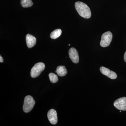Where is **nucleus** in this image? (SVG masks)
I'll use <instances>...</instances> for the list:
<instances>
[{"label":"nucleus","instance_id":"ddd939ff","mask_svg":"<svg viewBox=\"0 0 126 126\" xmlns=\"http://www.w3.org/2000/svg\"><path fill=\"white\" fill-rule=\"evenodd\" d=\"M49 77L50 82L52 83H55L58 81V75L53 73H50L49 74Z\"/></svg>","mask_w":126,"mask_h":126},{"label":"nucleus","instance_id":"6e6552de","mask_svg":"<svg viewBox=\"0 0 126 126\" xmlns=\"http://www.w3.org/2000/svg\"><path fill=\"white\" fill-rule=\"evenodd\" d=\"M69 57L73 63H79V58L78 51L75 48H72L69 51Z\"/></svg>","mask_w":126,"mask_h":126},{"label":"nucleus","instance_id":"0eeeda50","mask_svg":"<svg viewBox=\"0 0 126 126\" xmlns=\"http://www.w3.org/2000/svg\"><path fill=\"white\" fill-rule=\"evenodd\" d=\"M100 70L102 74L106 75L111 79H115L117 78V75L113 71H111L107 68L102 67L100 68Z\"/></svg>","mask_w":126,"mask_h":126},{"label":"nucleus","instance_id":"2eb2a0df","mask_svg":"<svg viewBox=\"0 0 126 126\" xmlns=\"http://www.w3.org/2000/svg\"><path fill=\"white\" fill-rule=\"evenodd\" d=\"M124 61L126 63V52H125V53H124Z\"/></svg>","mask_w":126,"mask_h":126},{"label":"nucleus","instance_id":"4468645a","mask_svg":"<svg viewBox=\"0 0 126 126\" xmlns=\"http://www.w3.org/2000/svg\"><path fill=\"white\" fill-rule=\"evenodd\" d=\"M4 61V60H3V59L2 58V56H0V63H2Z\"/></svg>","mask_w":126,"mask_h":126},{"label":"nucleus","instance_id":"423d86ee","mask_svg":"<svg viewBox=\"0 0 126 126\" xmlns=\"http://www.w3.org/2000/svg\"><path fill=\"white\" fill-rule=\"evenodd\" d=\"M47 117L49 121L52 124H56L58 122V116L57 112L54 109H50L47 113Z\"/></svg>","mask_w":126,"mask_h":126},{"label":"nucleus","instance_id":"9b49d317","mask_svg":"<svg viewBox=\"0 0 126 126\" xmlns=\"http://www.w3.org/2000/svg\"><path fill=\"white\" fill-rule=\"evenodd\" d=\"M62 31L60 29H57L52 32L50 35L51 38L55 39H57L61 35Z\"/></svg>","mask_w":126,"mask_h":126},{"label":"nucleus","instance_id":"20e7f679","mask_svg":"<svg viewBox=\"0 0 126 126\" xmlns=\"http://www.w3.org/2000/svg\"><path fill=\"white\" fill-rule=\"evenodd\" d=\"M112 39V34L110 31H107L103 34L101 40L100 42V45L102 47H108L111 42Z\"/></svg>","mask_w":126,"mask_h":126},{"label":"nucleus","instance_id":"f257e3e1","mask_svg":"<svg viewBox=\"0 0 126 126\" xmlns=\"http://www.w3.org/2000/svg\"><path fill=\"white\" fill-rule=\"evenodd\" d=\"M75 9L79 15L86 19L90 18L91 12L90 9L86 4L83 2L78 1L75 2Z\"/></svg>","mask_w":126,"mask_h":126},{"label":"nucleus","instance_id":"f03ea898","mask_svg":"<svg viewBox=\"0 0 126 126\" xmlns=\"http://www.w3.org/2000/svg\"><path fill=\"white\" fill-rule=\"evenodd\" d=\"M35 103V101L33 97L31 96H26L25 98L24 101L23 111L25 113L30 112L33 108Z\"/></svg>","mask_w":126,"mask_h":126},{"label":"nucleus","instance_id":"7ed1b4c3","mask_svg":"<svg viewBox=\"0 0 126 126\" xmlns=\"http://www.w3.org/2000/svg\"><path fill=\"white\" fill-rule=\"evenodd\" d=\"M45 65L42 62L36 63L31 71V76L32 78H35L38 77L41 72L44 70Z\"/></svg>","mask_w":126,"mask_h":126},{"label":"nucleus","instance_id":"9d476101","mask_svg":"<svg viewBox=\"0 0 126 126\" xmlns=\"http://www.w3.org/2000/svg\"><path fill=\"white\" fill-rule=\"evenodd\" d=\"M55 72L57 73L59 76L63 77L67 74V71L65 66H59L57 67Z\"/></svg>","mask_w":126,"mask_h":126},{"label":"nucleus","instance_id":"39448f33","mask_svg":"<svg viewBox=\"0 0 126 126\" xmlns=\"http://www.w3.org/2000/svg\"><path fill=\"white\" fill-rule=\"evenodd\" d=\"M114 106L121 111H126V97L120 98L115 101Z\"/></svg>","mask_w":126,"mask_h":126},{"label":"nucleus","instance_id":"f8f14e48","mask_svg":"<svg viewBox=\"0 0 126 126\" xmlns=\"http://www.w3.org/2000/svg\"><path fill=\"white\" fill-rule=\"evenodd\" d=\"M21 4L23 7L25 8L31 7L33 5L32 0H21Z\"/></svg>","mask_w":126,"mask_h":126},{"label":"nucleus","instance_id":"1a4fd4ad","mask_svg":"<svg viewBox=\"0 0 126 126\" xmlns=\"http://www.w3.org/2000/svg\"><path fill=\"white\" fill-rule=\"evenodd\" d=\"M26 44L27 47L29 48H32L36 44V38L30 34H28L26 37Z\"/></svg>","mask_w":126,"mask_h":126}]
</instances>
